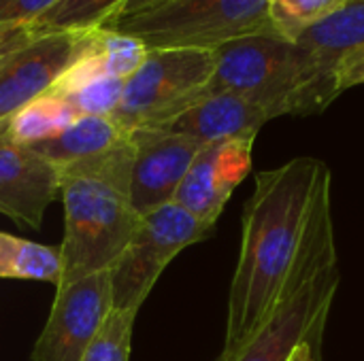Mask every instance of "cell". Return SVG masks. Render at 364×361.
<instances>
[{
    "label": "cell",
    "mask_w": 364,
    "mask_h": 361,
    "mask_svg": "<svg viewBox=\"0 0 364 361\" xmlns=\"http://www.w3.org/2000/svg\"><path fill=\"white\" fill-rule=\"evenodd\" d=\"M215 68L207 94H237L271 119L311 115L309 83L294 43L279 34H247L213 51Z\"/></svg>",
    "instance_id": "obj_3"
},
{
    "label": "cell",
    "mask_w": 364,
    "mask_h": 361,
    "mask_svg": "<svg viewBox=\"0 0 364 361\" xmlns=\"http://www.w3.org/2000/svg\"><path fill=\"white\" fill-rule=\"evenodd\" d=\"M341 283L337 262L299 287L232 361H288L303 345L322 351V336Z\"/></svg>",
    "instance_id": "obj_7"
},
{
    "label": "cell",
    "mask_w": 364,
    "mask_h": 361,
    "mask_svg": "<svg viewBox=\"0 0 364 361\" xmlns=\"http://www.w3.org/2000/svg\"><path fill=\"white\" fill-rule=\"evenodd\" d=\"M294 45L307 72L314 113H320L339 96L335 77L339 62L350 51L364 47V0H348Z\"/></svg>",
    "instance_id": "obj_11"
},
{
    "label": "cell",
    "mask_w": 364,
    "mask_h": 361,
    "mask_svg": "<svg viewBox=\"0 0 364 361\" xmlns=\"http://www.w3.org/2000/svg\"><path fill=\"white\" fill-rule=\"evenodd\" d=\"M124 0H60L30 26L36 34L90 30L107 21Z\"/></svg>",
    "instance_id": "obj_18"
},
{
    "label": "cell",
    "mask_w": 364,
    "mask_h": 361,
    "mask_svg": "<svg viewBox=\"0 0 364 361\" xmlns=\"http://www.w3.org/2000/svg\"><path fill=\"white\" fill-rule=\"evenodd\" d=\"M166 0H124L122 6L111 15V17H124V15H132V13H139V11H145V9H151L156 4H162ZM109 17V19H111Z\"/></svg>",
    "instance_id": "obj_26"
},
{
    "label": "cell",
    "mask_w": 364,
    "mask_h": 361,
    "mask_svg": "<svg viewBox=\"0 0 364 361\" xmlns=\"http://www.w3.org/2000/svg\"><path fill=\"white\" fill-rule=\"evenodd\" d=\"M267 121H271V117L260 106L224 91L205 96L164 130L207 145L232 138H256Z\"/></svg>",
    "instance_id": "obj_14"
},
{
    "label": "cell",
    "mask_w": 364,
    "mask_h": 361,
    "mask_svg": "<svg viewBox=\"0 0 364 361\" xmlns=\"http://www.w3.org/2000/svg\"><path fill=\"white\" fill-rule=\"evenodd\" d=\"M254 140L232 138L203 145L173 202L213 228L232 191L252 172Z\"/></svg>",
    "instance_id": "obj_10"
},
{
    "label": "cell",
    "mask_w": 364,
    "mask_h": 361,
    "mask_svg": "<svg viewBox=\"0 0 364 361\" xmlns=\"http://www.w3.org/2000/svg\"><path fill=\"white\" fill-rule=\"evenodd\" d=\"M111 313L113 294L109 270L58 287L30 361H81Z\"/></svg>",
    "instance_id": "obj_8"
},
{
    "label": "cell",
    "mask_w": 364,
    "mask_h": 361,
    "mask_svg": "<svg viewBox=\"0 0 364 361\" xmlns=\"http://www.w3.org/2000/svg\"><path fill=\"white\" fill-rule=\"evenodd\" d=\"M126 81L105 74L94 79L92 83L83 85L81 89L68 94L64 100L77 111L79 117L90 115V117H113L117 111L122 96H124Z\"/></svg>",
    "instance_id": "obj_22"
},
{
    "label": "cell",
    "mask_w": 364,
    "mask_h": 361,
    "mask_svg": "<svg viewBox=\"0 0 364 361\" xmlns=\"http://www.w3.org/2000/svg\"><path fill=\"white\" fill-rule=\"evenodd\" d=\"M94 43L105 62L107 74L124 79V81H128L143 66L149 53V47L141 38L132 34L107 30L100 26L94 28Z\"/></svg>",
    "instance_id": "obj_20"
},
{
    "label": "cell",
    "mask_w": 364,
    "mask_h": 361,
    "mask_svg": "<svg viewBox=\"0 0 364 361\" xmlns=\"http://www.w3.org/2000/svg\"><path fill=\"white\" fill-rule=\"evenodd\" d=\"M77 111L60 96L45 91L21 106L2 128V132L19 145H36L62 134L77 119Z\"/></svg>",
    "instance_id": "obj_16"
},
{
    "label": "cell",
    "mask_w": 364,
    "mask_h": 361,
    "mask_svg": "<svg viewBox=\"0 0 364 361\" xmlns=\"http://www.w3.org/2000/svg\"><path fill=\"white\" fill-rule=\"evenodd\" d=\"M134 145H122L60 168L64 238L58 287L111 270L130 243L141 217L130 202Z\"/></svg>",
    "instance_id": "obj_2"
},
{
    "label": "cell",
    "mask_w": 364,
    "mask_h": 361,
    "mask_svg": "<svg viewBox=\"0 0 364 361\" xmlns=\"http://www.w3.org/2000/svg\"><path fill=\"white\" fill-rule=\"evenodd\" d=\"M100 28L132 34L149 49L207 51L247 34H277L269 19V0H166L111 17Z\"/></svg>",
    "instance_id": "obj_4"
},
{
    "label": "cell",
    "mask_w": 364,
    "mask_h": 361,
    "mask_svg": "<svg viewBox=\"0 0 364 361\" xmlns=\"http://www.w3.org/2000/svg\"><path fill=\"white\" fill-rule=\"evenodd\" d=\"M34 36L36 32L32 26H0V70Z\"/></svg>",
    "instance_id": "obj_25"
},
{
    "label": "cell",
    "mask_w": 364,
    "mask_h": 361,
    "mask_svg": "<svg viewBox=\"0 0 364 361\" xmlns=\"http://www.w3.org/2000/svg\"><path fill=\"white\" fill-rule=\"evenodd\" d=\"M215 57L207 49H149L143 66L126 81L113 119L126 130L168 128L205 98Z\"/></svg>",
    "instance_id": "obj_5"
},
{
    "label": "cell",
    "mask_w": 364,
    "mask_h": 361,
    "mask_svg": "<svg viewBox=\"0 0 364 361\" xmlns=\"http://www.w3.org/2000/svg\"><path fill=\"white\" fill-rule=\"evenodd\" d=\"M213 228L192 217L175 202L141 217L130 243L111 266L113 311H136L147 300L164 268Z\"/></svg>",
    "instance_id": "obj_6"
},
{
    "label": "cell",
    "mask_w": 364,
    "mask_h": 361,
    "mask_svg": "<svg viewBox=\"0 0 364 361\" xmlns=\"http://www.w3.org/2000/svg\"><path fill=\"white\" fill-rule=\"evenodd\" d=\"M348 0H269V19L273 30L296 43L309 28L318 26Z\"/></svg>",
    "instance_id": "obj_19"
},
{
    "label": "cell",
    "mask_w": 364,
    "mask_h": 361,
    "mask_svg": "<svg viewBox=\"0 0 364 361\" xmlns=\"http://www.w3.org/2000/svg\"><path fill=\"white\" fill-rule=\"evenodd\" d=\"M288 361H320V349H314L311 345H303Z\"/></svg>",
    "instance_id": "obj_27"
},
{
    "label": "cell",
    "mask_w": 364,
    "mask_h": 361,
    "mask_svg": "<svg viewBox=\"0 0 364 361\" xmlns=\"http://www.w3.org/2000/svg\"><path fill=\"white\" fill-rule=\"evenodd\" d=\"M55 198L60 168L0 130V213L23 228L41 230L43 215Z\"/></svg>",
    "instance_id": "obj_13"
},
{
    "label": "cell",
    "mask_w": 364,
    "mask_h": 361,
    "mask_svg": "<svg viewBox=\"0 0 364 361\" xmlns=\"http://www.w3.org/2000/svg\"><path fill=\"white\" fill-rule=\"evenodd\" d=\"M331 183V168L314 157L256 174L243 211L220 361L235 360L299 287L337 262Z\"/></svg>",
    "instance_id": "obj_1"
},
{
    "label": "cell",
    "mask_w": 364,
    "mask_h": 361,
    "mask_svg": "<svg viewBox=\"0 0 364 361\" xmlns=\"http://www.w3.org/2000/svg\"><path fill=\"white\" fill-rule=\"evenodd\" d=\"M81 43L77 32L36 34L0 70V130L28 102L49 91L73 62Z\"/></svg>",
    "instance_id": "obj_12"
},
{
    "label": "cell",
    "mask_w": 364,
    "mask_h": 361,
    "mask_svg": "<svg viewBox=\"0 0 364 361\" xmlns=\"http://www.w3.org/2000/svg\"><path fill=\"white\" fill-rule=\"evenodd\" d=\"M130 138L113 117H77L62 134L32 145V149L55 166L105 153Z\"/></svg>",
    "instance_id": "obj_15"
},
{
    "label": "cell",
    "mask_w": 364,
    "mask_h": 361,
    "mask_svg": "<svg viewBox=\"0 0 364 361\" xmlns=\"http://www.w3.org/2000/svg\"><path fill=\"white\" fill-rule=\"evenodd\" d=\"M136 311H113L81 361H130Z\"/></svg>",
    "instance_id": "obj_21"
},
{
    "label": "cell",
    "mask_w": 364,
    "mask_h": 361,
    "mask_svg": "<svg viewBox=\"0 0 364 361\" xmlns=\"http://www.w3.org/2000/svg\"><path fill=\"white\" fill-rule=\"evenodd\" d=\"M130 202L139 217L166 206L186 179L203 143L171 130H134Z\"/></svg>",
    "instance_id": "obj_9"
},
{
    "label": "cell",
    "mask_w": 364,
    "mask_h": 361,
    "mask_svg": "<svg viewBox=\"0 0 364 361\" xmlns=\"http://www.w3.org/2000/svg\"><path fill=\"white\" fill-rule=\"evenodd\" d=\"M337 89L339 94L356 87V85H364V47H358L354 51H350L337 66Z\"/></svg>",
    "instance_id": "obj_24"
},
{
    "label": "cell",
    "mask_w": 364,
    "mask_h": 361,
    "mask_svg": "<svg viewBox=\"0 0 364 361\" xmlns=\"http://www.w3.org/2000/svg\"><path fill=\"white\" fill-rule=\"evenodd\" d=\"M0 279L43 281L58 287L62 281L60 247H47L0 232Z\"/></svg>",
    "instance_id": "obj_17"
},
{
    "label": "cell",
    "mask_w": 364,
    "mask_h": 361,
    "mask_svg": "<svg viewBox=\"0 0 364 361\" xmlns=\"http://www.w3.org/2000/svg\"><path fill=\"white\" fill-rule=\"evenodd\" d=\"M60 0H0V26H30Z\"/></svg>",
    "instance_id": "obj_23"
}]
</instances>
